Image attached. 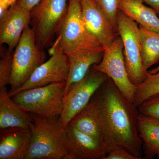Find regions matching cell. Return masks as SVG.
Masks as SVG:
<instances>
[{
  "mask_svg": "<svg viewBox=\"0 0 159 159\" xmlns=\"http://www.w3.org/2000/svg\"><path fill=\"white\" fill-rule=\"evenodd\" d=\"M93 97L99 111L107 154L121 146L138 159H142L143 143L138 129V107L122 95L109 78Z\"/></svg>",
  "mask_w": 159,
  "mask_h": 159,
  "instance_id": "1",
  "label": "cell"
},
{
  "mask_svg": "<svg viewBox=\"0 0 159 159\" xmlns=\"http://www.w3.org/2000/svg\"><path fill=\"white\" fill-rule=\"evenodd\" d=\"M30 114L31 139L23 159H70L59 117Z\"/></svg>",
  "mask_w": 159,
  "mask_h": 159,
  "instance_id": "2",
  "label": "cell"
},
{
  "mask_svg": "<svg viewBox=\"0 0 159 159\" xmlns=\"http://www.w3.org/2000/svg\"><path fill=\"white\" fill-rule=\"evenodd\" d=\"M58 32L57 40L66 54L105 50L86 26L79 0H68L66 14Z\"/></svg>",
  "mask_w": 159,
  "mask_h": 159,
  "instance_id": "3",
  "label": "cell"
},
{
  "mask_svg": "<svg viewBox=\"0 0 159 159\" xmlns=\"http://www.w3.org/2000/svg\"><path fill=\"white\" fill-rule=\"evenodd\" d=\"M46 57L43 50L36 44L34 31L29 25L23 31L13 53L9 93L22 86L45 61Z\"/></svg>",
  "mask_w": 159,
  "mask_h": 159,
  "instance_id": "4",
  "label": "cell"
},
{
  "mask_svg": "<svg viewBox=\"0 0 159 159\" xmlns=\"http://www.w3.org/2000/svg\"><path fill=\"white\" fill-rule=\"evenodd\" d=\"M66 82H56L19 92L12 99L30 113L59 117L64 105Z\"/></svg>",
  "mask_w": 159,
  "mask_h": 159,
  "instance_id": "5",
  "label": "cell"
},
{
  "mask_svg": "<svg viewBox=\"0 0 159 159\" xmlns=\"http://www.w3.org/2000/svg\"><path fill=\"white\" fill-rule=\"evenodd\" d=\"M117 23L119 35L123 43L124 59L129 77L134 84L139 85L149 74L142 63L139 27L135 21L119 9Z\"/></svg>",
  "mask_w": 159,
  "mask_h": 159,
  "instance_id": "6",
  "label": "cell"
},
{
  "mask_svg": "<svg viewBox=\"0 0 159 159\" xmlns=\"http://www.w3.org/2000/svg\"><path fill=\"white\" fill-rule=\"evenodd\" d=\"M68 0H41L31 10L30 25L38 46L48 47L58 32L67 11Z\"/></svg>",
  "mask_w": 159,
  "mask_h": 159,
  "instance_id": "7",
  "label": "cell"
},
{
  "mask_svg": "<svg viewBox=\"0 0 159 159\" xmlns=\"http://www.w3.org/2000/svg\"><path fill=\"white\" fill-rule=\"evenodd\" d=\"M123 51L122 39L118 37L110 46L106 48L100 62L91 68L106 75L122 95L134 102L136 86L131 82L129 77Z\"/></svg>",
  "mask_w": 159,
  "mask_h": 159,
  "instance_id": "8",
  "label": "cell"
},
{
  "mask_svg": "<svg viewBox=\"0 0 159 159\" xmlns=\"http://www.w3.org/2000/svg\"><path fill=\"white\" fill-rule=\"evenodd\" d=\"M51 57L41 65L33 72L29 80L22 86L9 93L12 97L20 91L48 85L56 82H66L70 72V63L59 43L56 40L50 49Z\"/></svg>",
  "mask_w": 159,
  "mask_h": 159,
  "instance_id": "9",
  "label": "cell"
},
{
  "mask_svg": "<svg viewBox=\"0 0 159 159\" xmlns=\"http://www.w3.org/2000/svg\"><path fill=\"white\" fill-rule=\"evenodd\" d=\"M82 80L71 87L64 97L63 108L59 121L64 128L87 105L97 90L109 77L92 69Z\"/></svg>",
  "mask_w": 159,
  "mask_h": 159,
  "instance_id": "10",
  "label": "cell"
},
{
  "mask_svg": "<svg viewBox=\"0 0 159 159\" xmlns=\"http://www.w3.org/2000/svg\"><path fill=\"white\" fill-rule=\"evenodd\" d=\"M70 159H104L107 153L101 142L69 123L63 131Z\"/></svg>",
  "mask_w": 159,
  "mask_h": 159,
  "instance_id": "11",
  "label": "cell"
},
{
  "mask_svg": "<svg viewBox=\"0 0 159 159\" xmlns=\"http://www.w3.org/2000/svg\"><path fill=\"white\" fill-rule=\"evenodd\" d=\"M83 19L89 31L104 49L119 36L118 30L93 0H79Z\"/></svg>",
  "mask_w": 159,
  "mask_h": 159,
  "instance_id": "12",
  "label": "cell"
},
{
  "mask_svg": "<svg viewBox=\"0 0 159 159\" xmlns=\"http://www.w3.org/2000/svg\"><path fill=\"white\" fill-rule=\"evenodd\" d=\"M31 12L15 3L0 18L1 45L6 44L8 50L13 51L18 43L23 31L30 25Z\"/></svg>",
  "mask_w": 159,
  "mask_h": 159,
  "instance_id": "13",
  "label": "cell"
},
{
  "mask_svg": "<svg viewBox=\"0 0 159 159\" xmlns=\"http://www.w3.org/2000/svg\"><path fill=\"white\" fill-rule=\"evenodd\" d=\"M31 139L29 129H0V159H23Z\"/></svg>",
  "mask_w": 159,
  "mask_h": 159,
  "instance_id": "14",
  "label": "cell"
},
{
  "mask_svg": "<svg viewBox=\"0 0 159 159\" xmlns=\"http://www.w3.org/2000/svg\"><path fill=\"white\" fill-rule=\"evenodd\" d=\"M32 122L31 114L15 102L6 87H0V129H29Z\"/></svg>",
  "mask_w": 159,
  "mask_h": 159,
  "instance_id": "15",
  "label": "cell"
},
{
  "mask_svg": "<svg viewBox=\"0 0 159 159\" xmlns=\"http://www.w3.org/2000/svg\"><path fill=\"white\" fill-rule=\"evenodd\" d=\"M103 53L104 51H89L66 54L70 63V72L66 82L64 97L71 87L86 77L93 66L100 62Z\"/></svg>",
  "mask_w": 159,
  "mask_h": 159,
  "instance_id": "16",
  "label": "cell"
},
{
  "mask_svg": "<svg viewBox=\"0 0 159 159\" xmlns=\"http://www.w3.org/2000/svg\"><path fill=\"white\" fill-rule=\"evenodd\" d=\"M69 123L103 145V133L99 111L93 97L87 105L76 114Z\"/></svg>",
  "mask_w": 159,
  "mask_h": 159,
  "instance_id": "17",
  "label": "cell"
},
{
  "mask_svg": "<svg viewBox=\"0 0 159 159\" xmlns=\"http://www.w3.org/2000/svg\"><path fill=\"white\" fill-rule=\"evenodd\" d=\"M142 0H120L119 9L140 25L159 33V18L152 8Z\"/></svg>",
  "mask_w": 159,
  "mask_h": 159,
  "instance_id": "18",
  "label": "cell"
},
{
  "mask_svg": "<svg viewBox=\"0 0 159 159\" xmlns=\"http://www.w3.org/2000/svg\"><path fill=\"white\" fill-rule=\"evenodd\" d=\"M138 125L144 154L146 157H151L159 148V121L139 113Z\"/></svg>",
  "mask_w": 159,
  "mask_h": 159,
  "instance_id": "19",
  "label": "cell"
},
{
  "mask_svg": "<svg viewBox=\"0 0 159 159\" xmlns=\"http://www.w3.org/2000/svg\"><path fill=\"white\" fill-rule=\"evenodd\" d=\"M141 54L145 70L159 61V33L140 25Z\"/></svg>",
  "mask_w": 159,
  "mask_h": 159,
  "instance_id": "20",
  "label": "cell"
},
{
  "mask_svg": "<svg viewBox=\"0 0 159 159\" xmlns=\"http://www.w3.org/2000/svg\"><path fill=\"white\" fill-rule=\"evenodd\" d=\"M159 94V72L148 74L145 80L136 86L134 103L137 107L150 97Z\"/></svg>",
  "mask_w": 159,
  "mask_h": 159,
  "instance_id": "21",
  "label": "cell"
},
{
  "mask_svg": "<svg viewBox=\"0 0 159 159\" xmlns=\"http://www.w3.org/2000/svg\"><path fill=\"white\" fill-rule=\"evenodd\" d=\"M14 51L8 50L1 53L0 60V87L9 84L12 71V59Z\"/></svg>",
  "mask_w": 159,
  "mask_h": 159,
  "instance_id": "22",
  "label": "cell"
},
{
  "mask_svg": "<svg viewBox=\"0 0 159 159\" xmlns=\"http://www.w3.org/2000/svg\"><path fill=\"white\" fill-rule=\"evenodd\" d=\"M104 12L112 25L118 30L117 17L120 0H93Z\"/></svg>",
  "mask_w": 159,
  "mask_h": 159,
  "instance_id": "23",
  "label": "cell"
},
{
  "mask_svg": "<svg viewBox=\"0 0 159 159\" xmlns=\"http://www.w3.org/2000/svg\"><path fill=\"white\" fill-rule=\"evenodd\" d=\"M138 108L141 115L159 121V94L146 99Z\"/></svg>",
  "mask_w": 159,
  "mask_h": 159,
  "instance_id": "24",
  "label": "cell"
},
{
  "mask_svg": "<svg viewBox=\"0 0 159 159\" xmlns=\"http://www.w3.org/2000/svg\"><path fill=\"white\" fill-rule=\"evenodd\" d=\"M104 159H139L125 148L118 146L110 152Z\"/></svg>",
  "mask_w": 159,
  "mask_h": 159,
  "instance_id": "25",
  "label": "cell"
},
{
  "mask_svg": "<svg viewBox=\"0 0 159 159\" xmlns=\"http://www.w3.org/2000/svg\"><path fill=\"white\" fill-rule=\"evenodd\" d=\"M41 1V0H17L15 3L28 11H31L39 4Z\"/></svg>",
  "mask_w": 159,
  "mask_h": 159,
  "instance_id": "26",
  "label": "cell"
},
{
  "mask_svg": "<svg viewBox=\"0 0 159 159\" xmlns=\"http://www.w3.org/2000/svg\"><path fill=\"white\" fill-rule=\"evenodd\" d=\"M148 4L155 10L158 14H159V0H142Z\"/></svg>",
  "mask_w": 159,
  "mask_h": 159,
  "instance_id": "27",
  "label": "cell"
},
{
  "mask_svg": "<svg viewBox=\"0 0 159 159\" xmlns=\"http://www.w3.org/2000/svg\"><path fill=\"white\" fill-rule=\"evenodd\" d=\"M17 0H0V3H3L9 8L16 2Z\"/></svg>",
  "mask_w": 159,
  "mask_h": 159,
  "instance_id": "28",
  "label": "cell"
},
{
  "mask_svg": "<svg viewBox=\"0 0 159 159\" xmlns=\"http://www.w3.org/2000/svg\"><path fill=\"white\" fill-rule=\"evenodd\" d=\"M148 72H149V74H155V73H158V72H159V66L157 67L155 69H153V70H152Z\"/></svg>",
  "mask_w": 159,
  "mask_h": 159,
  "instance_id": "29",
  "label": "cell"
},
{
  "mask_svg": "<svg viewBox=\"0 0 159 159\" xmlns=\"http://www.w3.org/2000/svg\"><path fill=\"white\" fill-rule=\"evenodd\" d=\"M154 155H157V157L159 158V148H157L154 152Z\"/></svg>",
  "mask_w": 159,
  "mask_h": 159,
  "instance_id": "30",
  "label": "cell"
}]
</instances>
